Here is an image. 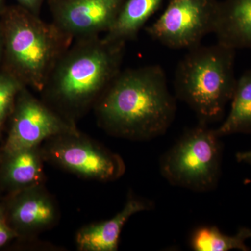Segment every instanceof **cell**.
I'll return each mask as SVG.
<instances>
[{"instance_id":"cell-3","label":"cell","mask_w":251,"mask_h":251,"mask_svg":"<svg viewBox=\"0 0 251 251\" xmlns=\"http://www.w3.org/2000/svg\"><path fill=\"white\" fill-rule=\"evenodd\" d=\"M4 36L1 69L40 92L58 59L74 42L53 23L21 6L8 8L0 17Z\"/></svg>"},{"instance_id":"cell-23","label":"cell","mask_w":251,"mask_h":251,"mask_svg":"<svg viewBox=\"0 0 251 251\" xmlns=\"http://www.w3.org/2000/svg\"><path fill=\"white\" fill-rule=\"evenodd\" d=\"M1 158H2V153H1V151H0V163H1Z\"/></svg>"},{"instance_id":"cell-2","label":"cell","mask_w":251,"mask_h":251,"mask_svg":"<svg viewBox=\"0 0 251 251\" xmlns=\"http://www.w3.org/2000/svg\"><path fill=\"white\" fill-rule=\"evenodd\" d=\"M125 46L100 36L75 39L50 73L39 92L41 100L76 124L122 70Z\"/></svg>"},{"instance_id":"cell-11","label":"cell","mask_w":251,"mask_h":251,"mask_svg":"<svg viewBox=\"0 0 251 251\" xmlns=\"http://www.w3.org/2000/svg\"><path fill=\"white\" fill-rule=\"evenodd\" d=\"M150 209V203L129 195L121 211L112 219L84 226L75 236L77 250L117 251L126 223L132 216Z\"/></svg>"},{"instance_id":"cell-21","label":"cell","mask_w":251,"mask_h":251,"mask_svg":"<svg viewBox=\"0 0 251 251\" xmlns=\"http://www.w3.org/2000/svg\"><path fill=\"white\" fill-rule=\"evenodd\" d=\"M3 54H4V36H3L2 28L0 23V69L2 64Z\"/></svg>"},{"instance_id":"cell-8","label":"cell","mask_w":251,"mask_h":251,"mask_svg":"<svg viewBox=\"0 0 251 251\" xmlns=\"http://www.w3.org/2000/svg\"><path fill=\"white\" fill-rule=\"evenodd\" d=\"M9 122L2 153L41 146L55 135L79 130L76 124L61 116L41 99L34 97L26 87L18 94Z\"/></svg>"},{"instance_id":"cell-5","label":"cell","mask_w":251,"mask_h":251,"mask_svg":"<svg viewBox=\"0 0 251 251\" xmlns=\"http://www.w3.org/2000/svg\"><path fill=\"white\" fill-rule=\"evenodd\" d=\"M221 162L219 137L207 125L199 123L162 156L160 171L173 186L206 192L217 186Z\"/></svg>"},{"instance_id":"cell-9","label":"cell","mask_w":251,"mask_h":251,"mask_svg":"<svg viewBox=\"0 0 251 251\" xmlns=\"http://www.w3.org/2000/svg\"><path fill=\"white\" fill-rule=\"evenodd\" d=\"M126 0H48L52 21L75 39L99 36L116 22Z\"/></svg>"},{"instance_id":"cell-20","label":"cell","mask_w":251,"mask_h":251,"mask_svg":"<svg viewBox=\"0 0 251 251\" xmlns=\"http://www.w3.org/2000/svg\"><path fill=\"white\" fill-rule=\"evenodd\" d=\"M237 160L239 162L247 163L251 166V151H245V152H239L237 154Z\"/></svg>"},{"instance_id":"cell-18","label":"cell","mask_w":251,"mask_h":251,"mask_svg":"<svg viewBox=\"0 0 251 251\" xmlns=\"http://www.w3.org/2000/svg\"><path fill=\"white\" fill-rule=\"evenodd\" d=\"M17 237L18 234L8 222L4 202H0V248Z\"/></svg>"},{"instance_id":"cell-14","label":"cell","mask_w":251,"mask_h":251,"mask_svg":"<svg viewBox=\"0 0 251 251\" xmlns=\"http://www.w3.org/2000/svg\"><path fill=\"white\" fill-rule=\"evenodd\" d=\"M163 1L164 0H126L113 27L105 34L103 39L108 42L125 44L135 40Z\"/></svg>"},{"instance_id":"cell-6","label":"cell","mask_w":251,"mask_h":251,"mask_svg":"<svg viewBox=\"0 0 251 251\" xmlns=\"http://www.w3.org/2000/svg\"><path fill=\"white\" fill-rule=\"evenodd\" d=\"M44 161L82 179L108 182L126 171L123 158L79 130L52 137L41 145Z\"/></svg>"},{"instance_id":"cell-25","label":"cell","mask_w":251,"mask_h":251,"mask_svg":"<svg viewBox=\"0 0 251 251\" xmlns=\"http://www.w3.org/2000/svg\"></svg>"},{"instance_id":"cell-19","label":"cell","mask_w":251,"mask_h":251,"mask_svg":"<svg viewBox=\"0 0 251 251\" xmlns=\"http://www.w3.org/2000/svg\"><path fill=\"white\" fill-rule=\"evenodd\" d=\"M20 6L31 14L39 16L43 4L46 0H17ZM48 1V0H47Z\"/></svg>"},{"instance_id":"cell-4","label":"cell","mask_w":251,"mask_h":251,"mask_svg":"<svg viewBox=\"0 0 251 251\" xmlns=\"http://www.w3.org/2000/svg\"><path fill=\"white\" fill-rule=\"evenodd\" d=\"M236 50L223 44L199 45L188 50L175 72V97L187 104L200 124L221 120L232 100L237 79Z\"/></svg>"},{"instance_id":"cell-16","label":"cell","mask_w":251,"mask_h":251,"mask_svg":"<svg viewBox=\"0 0 251 251\" xmlns=\"http://www.w3.org/2000/svg\"><path fill=\"white\" fill-rule=\"evenodd\" d=\"M251 238L249 227H241L234 235H227L215 226H202L192 234L191 247L196 251H249L246 242Z\"/></svg>"},{"instance_id":"cell-12","label":"cell","mask_w":251,"mask_h":251,"mask_svg":"<svg viewBox=\"0 0 251 251\" xmlns=\"http://www.w3.org/2000/svg\"><path fill=\"white\" fill-rule=\"evenodd\" d=\"M44 161L41 146L2 153L0 163V188L11 194L44 185L46 179Z\"/></svg>"},{"instance_id":"cell-17","label":"cell","mask_w":251,"mask_h":251,"mask_svg":"<svg viewBox=\"0 0 251 251\" xmlns=\"http://www.w3.org/2000/svg\"><path fill=\"white\" fill-rule=\"evenodd\" d=\"M25 86L7 71L0 69V139L18 94Z\"/></svg>"},{"instance_id":"cell-10","label":"cell","mask_w":251,"mask_h":251,"mask_svg":"<svg viewBox=\"0 0 251 251\" xmlns=\"http://www.w3.org/2000/svg\"><path fill=\"white\" fill-rule=\"evenodd\" d=\"M4 202L8 222L18 237H36L58 223V206L44 184L9 194Z\"/></svg>"},{"instance_id":"cell-1","label":"cell","mask_w":251,"mask_h":251,"mask_svg":"<svg viewBox=\"0 0 251 251\" xmlns=\"http://www.w3.org/2000/svg\"><path fill=\"white\" fill-rule=\"evenodd\" d=\"M176 99L163 68L153 64L120 71L93 110L108 134L145 141L166 133L176 115Z\"/></svg>"},{"instance_id":"cell-7","label":"cell","mask_w":251,"mask_h":251,"mask_svg":"<svg viewBox=\"0 0 251 251\" xmlns=\"http://www.w3.org/2000/svg\"><path fill=\"white\" fill-rule=\"evenodd\" d=\"M219 6L218 0H171L145 31L169 49H191L201 45L204 36L214 33Z\"/></svg>"},{"instance_id":"cell-24","label":"cell","mask_w":251,"mask_h":251,"mask_svg":"<svg viewBox=\"0 0 251 251\" xmlns=\"http://www.w3.org/2000/svg\"><path fill=\"white\" fill-rule=\"evenodd\" d=\"M1 188H0V192H1Z\"/></svg>"},{"instance_id":"cell-22","label":"cell","mask_w":251,"mask_h":251,"mask_svg":"<svg viewBox=\"0 0 251 251\" xmlns=\"http://www.w3.org/2000/svg\"><path fill=\"white\" fill-rule=\"evenodd\" d=\"M6 9V8L4 7V0H0V17Z\"/></svg>"},{"instance_id":"cell-15","label":"cell","mask_w":251,"mask_h":251,"mask_svg":"<svg viewBox=\"0 0 251 251\" xmlns=\"http://www.w3.org/2000/svg\"><path fill=\"white\" fill-rule=\"evenodd\" d=\"M214 131L219 138L251 133V68L237 79L229 115Z\"/></svg>"},{"instance_id":"cell-13","label":"cell","mask_w":251,"mask_h":251,"mask_svg":"<svg viewBox=\"0 0 251 251\" xmlns=\"http://www.w3.org/2000/svg\"><path fill=\"white\" fill-rule=\"evenodd\" d=\"M217 42L234 50H251V0L219 1Z\"/></svg>"}]
</instances>
